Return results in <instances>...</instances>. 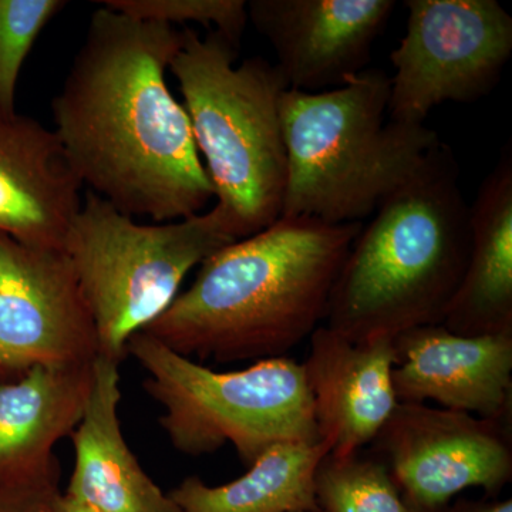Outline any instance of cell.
Here are the masks:
<instances>
[{"instance_id":"6da1fadb","label":"cell","mask_w":512,"mask_h":512,"mask_svg":"<svg viewBox=\"0 0 512 512\" xmlns=\"http://www.w3.org/2000/svg\"><path fill=\"white\" fill-rule=\"evenodd\" d=\"M183 43L184 30L101 5L52 101L53 131L83 187L156 224L201 214L214 198L165 79Z\"/></svg>"},{"instance_id":"7a4b0ae2","label":"cell","mask_w":512,"mask_h":512,"mask_svg":"<svg viewBox=\"0 0 512 512\" xmlns=\"http://www.w3.org/2000/svg\"><path fill=\"white\" fill-rule=\"evenodd\" d=\"M362 225L281 217L205 259L190 288L143 332L190 359L284 357L325 323Z\"/></svg>"},{"instance_id":"3957f363","label":"cell","mask_w":512,"mask_h":512,"mask_svg":"<svg viewBox=\"0 0 512 512\" xmlns=\"http://www.w3.org/2000/svg\"><path fill=\"white\" fill-rule=\"evenodd\" d=\"M441 143L362 225L333 285L325 323L353 343L443 325L466 271L470 207Z\"/></svg>"},{"instance_id":"277c9868","label":"cell","mask_w":512,"mask_h":512,"mask_svg":"<svg viewBox=\"0 0 512 512\" xmlns=\"http://www.w3.org/2000/svg\"><path fill=\"white\" fill-rule=\"evenodd\" d=\"M389 96L390 76L380 69L328 92L286 90L281 217L362 222L426 163L443 141L424 124L386 119Z\"/></svg>"},{"instance_id":"5b68a950","label":"cell","mask_w":512,"mask_h":512,"mask_svg":"<svg viewBox=\"0 0 512 512\" xmlns=\"http://www.w3.org/2000/svg\"><path fill=\"white\" fill-rule=\"evenodd\" d=\"M218 32L184 29L170 64L184 97L217 207L244 239L278 221L288 177L281 100L288 84L275 64L251 57Z\"/></svg>"},{"instance_id":"8992f818","label":"cell","mask_w":512,"mask_h":512,"mask_svg":"<svg viewBox=\"0 0 512 512\" xmlns=\"http://www.w3.org/2000/svg\"><path fill=\"white\" fill-rule=\"evenodd\" d=\"M237 241L217 205L180 221L138 224L87 190L63 251L92 313L99 355L121 365L130 339L170 308L188 272Z\"/></svg>"},{"instance_id":"52a82bcc","label":"cell","mask_w":512,"mask_h":512,"mask_svg":"<svg viewBox=\"0 0 512 512\" xmlns=\"http://www.w3.org/2000/svg\"><path fill=\"white\" fill-rule=\"evenodd\" d=\"M128 356L146 370L144 390L164 409L161 429L185 456H207L231 444L249 467L274 444L320 441L298 360L274 357L215 372L144 332L130 339Z\"/></svg>"},{"instance_id":"ba28073f","label":"cell","mask_w":512,"mask_h":512,"mask_svg":"<svg viewBox=\"0 0 512 512\" xmlns=\"http://www.w3.org/2000/svg\"><path fill=\"white\" fill-rule=\"evenodd\" d=\"M406 35L390 59L389 119L424 124L447 101L488 96L512 55V18L497 0H406Z\"/></svg>"},{"instance_id":"9c48e42d","label":"cell","mask_w":512,"mask_h":512,"mask_svg":"<svg viewBox=\"0 0 512 512\" xmlns=\"http://www.w3.org/2000/svg\"><path fill=\"white\" fill-rule=\"evenodd\" d=\"M511 423L399 403L369 447L414 512H443L468 488L498 498L511 483Z\"/></svg>"},{"instance_id":"30bf717a","label":"cell","mask_w":512,"mask_h":512,"mask_svg":"<svg viewBox=\"0 0 512 512\" xmlns=\"http://www.w3.org/2000/svg\"><path fill=\"white\" fill-rule=\"evenodd\" d=\"M97 356L96 325L66 252L0 232V380L89 366Z\"/></svg>"},{"instance_id":"8fae6325","label":"cell","mask_w":512,"mask_h":512,"mask_svg":"<svg viewBox=\"0 0 512 512\" xmlns=\"http://www.w3.org/2000/svg\"><path fill=\"white\" fill-rule=\"evenodd\" d=\"M248 20L274 47L289 90L320 93L365 72L394 0H251Z\"/></svg>"},{"instance_id":"7c38bea8","label":"cell","mask_w":512,"mask_h":512,"mask_svg":"<svg viewBox=\"0 0 512 512\" xmlns=\"http://www.w3.org/2000/svg\"><path fill=\"white\" fill-rule=\"evenodd\" d=\"M393 346L397 402L512 420V335L463 336L430 325L407 330Z\"/></svg>"},{"instance_id":"4fadbf2b","label":"cell","mask_w":512,"mask_h":512,"mask_svg":"<svg viewBox=\"0 0 512 512\" xmlns=\"http://www.w3.org/2000/svg\"><path fill=\"white\" fill-rule=\"evenodd\" d=\"M393 340L353 343L322 325L309 338L305 362L319 440L329 454L366 450L396 410Z\"/></svg>"},{"instance_id":"5bb4252c","label":"cell","mask_w":512,"mask_h":512,"mask_svg":"<svg viewBox=\"0 0 512 512\" xmlns=\"http://www.w3.org/2000/svg\"><path fill=\"white\" fill-rule=\"evenodd\" d=\"M82 188L55 131L22 114L0 117V232L63 249Z\"/></svg>"},{"instance_id":"9a60e30c","label":"cell","mask_w":512,"mask_h":512,"mask_svg":"<svg viewBox=\"0 0 512 512\" xmlns=\"http://www.w3.org/2000/svg\"><path fill=\"white\" fill-rule=\"evenodd\" d=\"M120 363L99 355L89 396L72 436L74 468L67 497L100 512H180L128 447L121 430Z\"/></svg>"},{"instance_id":"2e32d148","label":"cell","mask_w":512,"mask_h":512,"mask_svg":"<svg viewBox=\"0 0 512 512\" xmlns=\"http://www.w3.org/2000/svg\"><path fill=\"white\" fill-rule=\"evenodd\" d=\"M90 376L92 365L36 367L0 380V487L60 478L53 450L82 419Z\"/></svg>"},{"instance_id":"e0dca14e","label":"cell","mask_w":512,"mask_h":512,"mask_svg":"<svg viewBox=\"0 0 512 512\" xmlns=\"http://www.w3.org/2000/svg\"><path fill=\"white\" fill-rule=\"evenodd\" d=\"M443 326L463 336L512 335L511 144L470 207L466 271Z\"/></svg>"},{"instance_id":"ac0fdd59","label":"cell","mask_w":512,"mask_h":512,"mask_svg":"<svg viewBox=\"0 0 512 512\" xmlns=\"http://www.w3.org/2000/svg\"><path fill=\"white\" fill-rule=\"evenodd\" d=\"M329 453L323 441H284L231 483L208 485L191 476L168 495L180 512H319L315 474Z\"/></svg>"},{"instance_id":"d6986e66","label":"cell","mask_w":512,"mask_h":512,"mask_svg":"<svg viewBox=\"0 0 512 512\" xmlns=\"http://www.w3.org/2000/svg\"><path fill=\"white\" fill-rule=\"evenodd\" d=\"M315 497L322 512H414L370 450L323 458L315 474Z\"/></svg>"},{"instance_id":"ffe728a7","label":"cell","mask_w":512,"mask_h":512,"mask_svg":"<svg viewBox=\"0 0 512 512\" xmlns=\"http://www.w3.org/2000/svg\"><path fill=\"white\" fill-rule=\"evenodd\" d=\"M64 0H0V117H13L23 64Z\"/></svg>"},{"instance_id":"44dd1931","label":"cell","mask_w":512,"mask_h":512,"mask_svg":"<svg viewBox=\"0 0 512 512\" xmlns=\"http://www.w3.org/2000/svg\"><path fill=\"white\" fill-rule=\"evenodd\" d=\"M100 5L144 22L198 23L238 47L249 22L244 0H104Z\"/></svg>"},{"instance_id":"7402d4cb","label":"cell","mask_w":512,"mask_h":512,"mask_svg":"<svg viewBox=\"0 0 512 512\" xmlns=\"http://www.w3.org/2000/svg\"><path fill=\"white\" fill-rule=\"evenodd\" d=\"M60 478L0 487V512H53Z\"/></svg>"},{"instance_id":"603a6c76","label":"cell","mask_w":512,"mask_h":512,"mask_svg":"<svg viewBox=\"0 0 512 512\" xmlns=\"http://www.w3.org/2000/svg\"><path fill=\"white\" fill-rule=\"evenodd\" d=\"M443 512H512V500L511 498L500 500V498L490 497L480 498V500L458 498Z\"/></svg>"},{"instance_id":"cb8c5ba5","label":"cell","mask_w":512,"mask_h":512,"mask_svg":"<svg viewBox=\"0 0 512 512\" xmlns=\"http://www.w3.org/2000/svg\"><path fill=\"white\" fill-rule=\"evenodd\" d=\"M53 512H100L87 507V505L77 503L73 498L67 497L60 491L53 503Z\"/></svg>"},{"instance_id":"d4e9b609","label":"cell","mask_w":512,"mask_h":512,"mask_svg":"<svg viewBox=\"0 0 512 512\" xmlns=\"http://www.w3.org/2000/svg\"><path fill=\"white\" fill-rule=\"evenodd\" d=\"M296 512H311V511H296ZM319 512H322V511H319Z\"/></svg>"}]
</instances>
